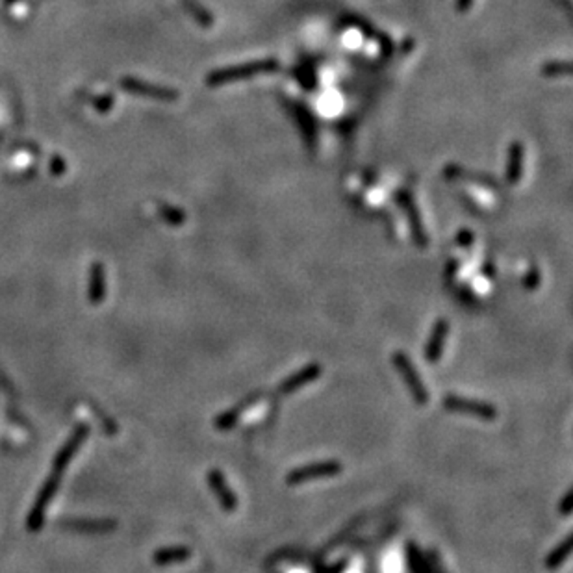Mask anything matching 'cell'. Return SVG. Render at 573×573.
<instances>
[{"label":"cell","mask_w":573,"mask_h":573,"mask_svg":"<svg viewBox=\"0 0 573 573\" xmlns=\"http://www.w3.org/2000/svg\"><path fill=\"white\" fill-rule=\"evenodd\" d=\"M278 67H280V64L277 60H256L249 61V64L232 65V67H225V69L212 71L206 76V83L215 88V86L236 82V80L253 78V76H258V74H273L277 73Z\"/></svg>","instance_id":"cell-1"},{"label":"cell","mask_w":573,"mask_h":573,"mask_svg":"<svg viewBox=\"0 0 573 573\" xmlns=\"http://www.w3.org/2000/svg\"><path fill=\"white\" fill-rule=\"evenodd\" d=\"M392 364H393V367L397 370V373L401 375L402 382H405V386H407L412 401L416 402L417 407H425L427 402H429V390H427L425 382L421 380L420 373H417V370H416V365H414V362L408 358L407 353H402V351L393 353Z\"/></svg>","instance_id":"cell-2"},{"label":"cell","mask_w":573,"mask_h":573,"mask_svg":"<svg viewBox=\"0 0 573 573\" xmlns=\"http://www.w3.org/2000/svg\"><path fill=\"white\" fill-rule=\"evenodd\" d=\"M444 408L453 414H462V416L475 417L481 421H494L497 420V408L490 402L475 401V399H466L460 395L449 393L444 397Z\"/></svg>","instance_id":"cell-3"},{"label":"cell","mask_w":573,"mask_h":573,"mask_svg":"<svg viewBox=\"0 0 573 573\" xmlns=\"http://www.w3.org/2000/svg\"><path fill=\"white\" fill-rule=\"evenodd\" d=\"M342 473V464L338 460H323V462H312L306 466H299L291 470L286 475L288 486H300L305 482L319 481V479H330Z\"/></svg>","instance_id":"cell-4"},{"label":"cell","mask_w":573,"mask_h":573,"mask_svg":"<svg viewBox=\"0 0 573 573\" xmlns=\"http://www.w3.org/2000/svg\"><path fill=\"white\" fill-rule=\"evenodd\" d=\"M121 89H125L126 93H132V95H138V97H148L162 102H175L181 97V93L176 91V89L166 88V86H156V83L132 78V76L121 80Z\"/></svg>","instance_id":"cell-5"},{"label":"cell","mask_w":573,"mask_h":573,"mask_svg":"<svg viewBox=\"0 0 573 573\" xmlns=\"http://www.w3.org/2000/svg\"><path fill=\"white\" fill-rule=\"evenodd\" d=\"M397 199H399V204H401V208L405 210V213H407L412 240H414V243H416L420 249H425V247L429 245V238H427V232H425V228H423L420 212H417L416 203H414V199H412V195L407 193V191H399Z\"/></svg>","instance_id":"cell-6"},{"label":"cell","mask_w":573,"mask_h":573,"mask_svg":"<svg viewBox=\"0 0 573 573\" xmlns=\"http://www.w3.org/2000/svg\"><path fill=\"white\" fill-rule=\"evenodd\" d=\"M208 486L212 494L215 495L219 507L225 512H234L238 510V495L236 492L232 490L228 486L227 479L221 473V470H210L208 472Z\"/></svg>","instance_id":"cell-7"},{"label":"cell","mask_w":573,"mask_h":573,"mask_svg":"<svg viewBox=\"0 0 573 573\" xmlns=\"http://www.w3.org/2000/svg\"><path fill=\"white\" fill-rule=\"evenodd\" d=\"M321 373H323V367L319 364H315V362L303 365L299 371L291 373L290 377H286V379L280 382L278 392L283 393V395H290V393L299 392L300 388H305V386H308L310 382H314L315 379H319Z\"/></svg>","instance_id":"cell-8"},{"label":"cell","mask_w":573,"mask_h":573,"mask_svg":"<svg viewBox=\"0 0 573 573\" xmlns=\"http://www.w3.org/2000/svg\"><path fill=\"white\" fill-rule=\"evenodd\" d=\"M447 336H449L447 319H438L435 323V327H432L429 342H427L425 349H423V356H425V360L429 362V364H436V362L442 360L445 343H447Z\"/></svg>","instance_id":"cell-9"},{"label":"cell","mask_w":573,"mask_h":573,"mask_svg":"<svg viewBox=\"0 0 573 573\" xmlns=\"http://www.w3.org/2000/svg\"><path fill=\"white\" fill-rule=\"evenodd\" d=\"M523 173V145L519 141L510 143L509 162H507V182L518 184Z\"/></svg>","instance_id":"cell-10"},{"label":"cell","mask_w":573,"mask_h":573,"mask_svg":"<svg viewBox=\"0 0 573 573\" xmlns=\"http://www.w3.org/2000/svg\"><path fill=\"white\" fill-rule=\"evenodd\" d=\"M184 9L191 15L195 23L201 24L203 28H212L213 26V15L210 14L208 9L201 6L197 0H181Z\"/></svg>","instance_id":"cell-11"},{"label":"cell","mask_w":573,"mask_h":573,"mask_svg":"<svg viewBox=\"0 0 573 573\" xmlns=\"http://www.w3.org/2000/svg\"><path fill=\"white\" fill-rule=\"evenodd\" d=\"M569 551H572V537H566L564 540L560 542L559 546L555 549L551 551L549 555L546 559V568L547 569H559L560 566L564 564L566 559L569 557Z\"/></svg>","instance_id":"cell-12"},{"label":"cell","mask_w":573,"mask_h":573,"mask_svg":"<svg viewBox=\"0 0 573 573\" xmlns=\"http://www.w3.org/2000/svg\"><path fill=\"white\" fill-rule=\"evenodd\" d=\"M445 176H447V178H464V181L479 182V184L495 186V182L492 181L490 176L481 175V173L466 171V169H464V167H460V166H449V167H445Z\"/></svg>","instance_id":"cell-13"},{"label":"cell","mask_w":573,"mask_h":573,"mask_svg":"<svg viewBox=\"0 0 573 573\" xmlns=\"http://www.w3.org/2000/svg\"><path fill=\"white\" fill-rule=\"evenodd\" d=\"M191 551L186 547H175V549H163L156 555V562L160 564H171V562H182V560L190 559Z\"/></svg>","instance_id":"cell-14"},{"label":"cell","mask_w":573,"mask_h":573,"mask_svg":"<svg viewBox=\"0 0 573 573\" xmlns=\"http://www.w3.org/2000/svg\"><path fill=\"white\" fill-rule=\"evenodd\" d=\"M240 416H241L240 408H230V410L219 414V416L213 420V425H215V429L218 430H230L238 425Z\"/></svg>","instance_id":"cell-15"},{"label":"cell","mask_w":573,"mask_h":573,"mask_svg":"<svg viewBox=\"0 0 573 573\" xmlns=\"http://www.w3.org/2000/svg\"><path fill=\"white\" fill-rule=\"evenodd\" d=\"M572 73V65L569 61H549V64L542 65V74L547 78H559V76H568Z\"/></svg>","instance_id":"cell-16"},{"label":"cell","mask_w":573,"mask_h":573,"mask_svg":"<svg viewBox=\"0 0 573 573\" xmlns=\"http://www.w3.org/2000/svg\"><path fill=\"white\" fill-rule=\"evenodd\" d=\"M158 212H160V215H162L163 221L169 223V225H173V227H178V225H182V223L186 221V215L182 210L175 208V206H169V204H166V203L158 204Z\"/></svg>","instance_id":"cell-17"},{"label":"cell","mask_w":573,"mask_h":573,"mask_svg":"<svg viewBox=\"0 0 573 573\" xmlns=\"http://www.w3.org/2000/svg\"><path fill=\"white\" fill-rule=\"evenodd\" d=\"M522 284L525 290L529 291H534L538 286H540V271H538L537 268H531L527 271V273L523 275L522 278Z\"/></svg>","instance_id":"cell-18"},{"label":"cell","mask_w":573,"mask_h":573,"mask_svg":"<svg viewBox=\"0 0 573 573\" xmlns=\"http://www.w3.org/2000/svg\"><path fill=\"white\" fill-rule=\"evenodd\" d=\"M91 104L95 108H97L98 111H108L111 110V106H113V98L110 97V95H106V97H91Z\"/></svg>","instance_id":"cell-19"},{"label":"cell","mask_w":573,"mask_h":573,"mask_svg":"<svg viewBox=\"0 0 573 573\" xmlns=\"http://www.w3.org/2000/svg\"><path fill=\"white\" fill-rule=\"evenodd\" d=\"M573 494H572V490L569 492H566V495H564V500L560 501V504H559V512L562 514V516H564V518H568L569 514H572V509H573Z\"/></svg>","instance_id":"cell-20"},{"label":"cell","mask_w":573,"mask_h":573,"mask_svg":"<svg viewBox=\"0 0 573 573\" xmlns=\"http://www.w3.org/2000/svg\"><path fill=\"white\" fill-rule=\"evenodd\" d=\"M65 169H67V166H65V162L61 160L60 156H52L51 160V171L52 175L56 176H61L65 173Z\"/></svg>","instance_id":"cell-21"},{"label":"cell","mask_w":573,"mask_h":573,"mask_svg":"<svg viewBox=\"0 0 573 573\" xmlns=\"http://www.w3.org/2000/svg\"><path fill=\"white\" fill-rule=\"evenodd\" d=\"M457 243L460 247H470L473 243V232L472 230H462L458 234Z\"/></svg>","instance_id":"cell-22"},{"label":"cell","mask_w":573,"mask_h":573,"mask_svg":"<svg viewBox=\"0 0 573 573\" xmlns=\"http://www.w3.org/2000/svg\"><path fill=\"white\" fill-rule=\"evenodd\" d=\"M473 2H475V0H457V9L460 14H467V11L472 9Z\"/></svg>","instance_id":"cell-23"},{"label":"cell","mask_w":573,"mask_h":573,"mask_svg":"<svg viewBox=\"0 0 573 573\" xmlns=\"http://www.w3.org/2000/svg\"><path fill=\"white\" fill-rule=\"evenodd\" d=\"M6 2H14V0H6Z\"/></svg>","instance_id":"cell-24"}]
</instances>
